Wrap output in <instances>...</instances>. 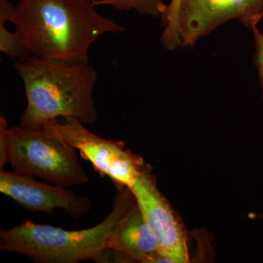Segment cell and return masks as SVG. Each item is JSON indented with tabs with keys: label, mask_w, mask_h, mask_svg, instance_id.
Wrapping results in <instances>:
<instances>
[{
	"label": "cell",
	"mask_w": 263,
	"mask_h": 263,
	"mask_svg": "<svg viewBox=\"0 0 263 263\" xmlns=\"http://www.w3.org/2000/svg\"><path fill=\"white\" fill-rule=\"evenodd\" d=\"M136 202L129 187L119 188L111 212L98 226L65 230L48 224L24 221L0 232L2 251L22 254L39 263H78L91 259L106 247L118 222Z\"/></svg>",
	"instance_id": "cell-3"
},
{
	"label": "cell",
	"mask_w": 263,
	"mask_h": 263,
	"mask_svg": "<svg viewBox=\"0 0 263 263\" xmlns=\"http://www.w3.org/2000/svg\"><path fill=\"white\" fill-rule=\"evenodd\" d=\"M43 126L66 145L79 150L84 160L102 176L113 180L119 188L130 187L145 170L143 161L126 149L123 142L95 135L75 119H57Z\"/></svg>",
	"instance_id": "cell-5"
},
{
	"label": "cell",
	"mask_w": 263,
	"mask_h": 263,
	"mask_svg": "<svg viewBox=\"0 0 263 263\" xmlns=\"http://www.w3.org/2000/svg\"><path fill=\"white\" fill-rule=\"evenodd\" d=\"M92 261L98 263H131L132 259L125 254L114 249H103L100 253L97 254Z\"/></svg>",
	"instance_id": "cell-13"
},
{
	"label": "cell",
	"mask_w": 263,
	"mask_h": 263,
	"mask_svg": "<svg viewBox=\"0 0 263 263\" xmlns=\"http://www.w3.org/2000/svg\"><path fill=\"white\" fill-rule=\"evenodd\" d=\"M15 69L27 98L20 124L42 126L62 117L86 125L98 119L94 89L98 75L89 62L66 64L30 56L16 61Z\"/></svg>",
	"instance_id": "cell-2"
},
{
	"label": "cell",
	"mask_w": 263,
	"mask_h": 263,
	"mask_svg": "<svg viewBox=\"0 0 263 263\" xmlns=\"http://www.w3.org/2000/svg\"><path fill=\"white\" fill-rule=\"evenodd\" d=\"M181 3L182 0H171L164 14L166 26L161 36V43L169 51H174L183 45L179 24Z\"/></svg>",
	"instance_id": "cell-11"
},
{
	"label": "cell",
	"mask_w": 263,
	"mask_h": 263,
	"mask_svg": "<svg viewBox=\"0 0 263 263\" xmlns=\"http://www.w3.org/2000/svg\"><path fill=\"white\" fill-rule=\"evenodd\" d=\"M263 18V0H182L179 24L183 46H192L228 21L252 29Z\"/></svg>",
	"instance_id": "cell-7"
},
{
	"label": "cell",
	"mask_w": 263,
	"mask_h": 263,
	"mask_svg": "<svg viewBox=\"0 0 263 263\" xmlns=\"http://www.w3.org/2000/svg\"><path fill=\"white\" fill-rule=\"evenodd\" d=\"M252 30L254 33V41H255L256 65L258 68L263 89V34L259 32L257 26H254Z\"/></svg>",
	"instance_id": "cell-14"
},
{
	"label": "cell",
	"mask_w": 263,
	"mask_h": 263,
	"mask_svg": "<svg viewBox=\"0 0 263 263\" xmlns=\"http://www.w3.org/2000/svg\"><path fill=\"white\" fill-rule=\"evenodd\" d=\"M95 6L108 5L119 10H136L142 15L159 17L164 15L167 6L163 0H91Z\"/></svg>",
	"instance_id": "cell-10"
},
{
	"label": "cell",
	"mask_w": 263,
	"mask_h": 263,
	"mask_svg": "<svg viewBox=\"0 0 263 263\" xmlns=\"http://www.w3.org/2000/svg\"><path fill=\"white\" fill-rule=\"evenodd\" d=\"M5 22L0 19V51L17 61H24L31 56L28 48L20 33L17 30L10 32L6 28Z\"/></svg>",
	"instance_id": "cell-12"
},
{
	"label": "cell",
	"mask_w": 263,
	"mask_h": 263,
	"mask_svg": "<svg viewBox=\"0 0 263 263\" xmlns=\"http://www.w3.org/2000/svg\"><path fill=\"white\" fill-rule=\"evenodd\" d=\"M105 247L125 254L133 262H169L160 253L158 242L137 202L118 222Z\"/></svg>",
	"instance_id": "cell-9"
},
{
	"label": "cell",
	"mask_w": 263,
	"mask_h": 263,
	"mask_svg": "<svg viewBox=\"0 0 263 263\" xmlns=\"http://www.w3.org/2000/svg\"><path fill=\"white\" fill-rule=\"evenodd\" d=\"M10 164L14 172L39 177L57 186L84 184L89 176L75 148L59 140L43 126L20 124L8 127L0 118V167Z\"/></svg>",
	"instance_id": "cell-4"
},
{
	"label": "cell",
	"mask_w": 263,
	"mask_h": 263,
	"mask_svg": "<svg viewBox=\"0 0 263 263\" xmlns=\"http://www.w3.org/2000/svg\"><path fill=\"white\" fill-rule=\"evenodd\" d=\"M9 22L31 56L66 64L88 63L99 37L125 31L97 11L91 0H19Z\"/></svg>",
	"instance_id": "cell-1"
},
{
	"label": "cell",
	"mask_w": 263,
	"mask_h": 263,
	"mask_svg": "<svg viewBox=\"0 0 263 263\" xmlns=\"http://www.w3.org/2000/svg\"><path fill=\"white\" fill-rule=\"evenodd\" d=\"M0 192L32 212L53 213L62 209L79 219L91 210V202L65 186L40 182L30 176L1 170Z\"/></svg>",
	"instance_id": "cell-8"
},
{
	"label": "cell",
	"mask_w": 263,
	"mask_h": 263,
	"mask_svg": "<svg viewBox=\"0 0 263 263\" xmlns=\"http://www.w3.org/2000/svg\"><path fill=\"white\" fill-rule=\"evenodd\" d=\"M129 188L155 235L160 253L171 263L190 262L186 232L155 177L145 169Z\"/></svg>",
	"instance_id": "cell-6"
}]
</instances>
